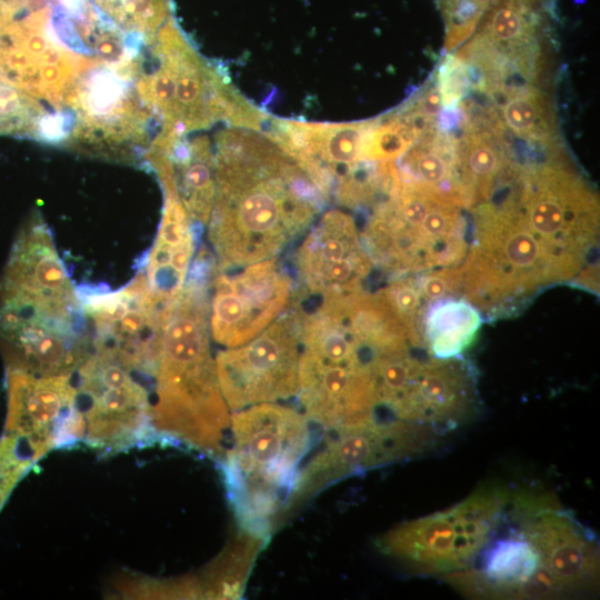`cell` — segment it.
<instances>
[{
  "mask_svg": "<svg viewBox=\"0 0 600 600\" xmlns=\"http://www.w3.org/2000/svg\"><path fill=\"white\" fill-rule=\"evenodd\" d=\"M46 116L40 106L24 92L0 82V131L31 130L38 133Z\"/></svg>",
  "mask_w": 600,
  "mask_h": 600,
  "instance_id": "cell-27",
  "label": "cell"
},
{
  "mask_svg": "<svg viewBox=\"0 0 600 600\" xmlns=\"http://www.w3.org/2000/svg\"><path fill=\"white\" fill-rule=\"evenodd\" d=\"M481 317L468 300L444 299L432 304L424 317L422 343L436 359L458 357L470 346Z\"/></svg>",
  "mask_w": 600,
  "mask_h": 600,
  "instance_id": "cell-22",
  "label": "cell"
},
{
  "mask_svg": "<svg viewBox=\"0 0 600 600\" xmlns=\"http://www.w3.org/2000/svg\"><path fill=\"white\" fill-rule=\"evenodd\" d=\"M436 86L443 107L458 106L472 89L469 63L457 53L447 56L437 70Z\"/></svg>",
  "mask_w": 600,
  "mask_h": 600,
  "instance_id": "cell-30",
  "label": "cell"
},
{
  "mask_svg": "<svg viewBox=\"0 0 600 600\" xmlns=\"http://www.w3.org/2000/svg\"><path fill=\"white\" fill-rule=\"evenodd\" d=\"M164 196L161 223L142 270L152 298L161 307L183 288L200 234L179 198Z\"/></svg>",
  "mask_w": 600,
  "mask_h": 600,
  "instance_id": "cell-20",
  "label": "cell"
},
{
  "mask_svg": "<svg viewBox=\"0 0 600 600\" xmlns=\"http://www.w3.org/2000/svg\"><path fill=\"white\" fill-rule=\"evenodd\" d=\"M266 537L243 529L236 541L228 546L210 568L200 583L202 598L228 599L241 594L251 566Z\"/></svg>",
  "mask_w": 600,
  "mask_h": 600,
  "instance_id": "cell-24",
  "label": "cell"
},
{
  "mask_svg": "<svg viewBox=\"0 0 600 600\" xmlns=\"http://www.w3.org/2000/svg\"><path fill=\"white\" fill-rule=\"evenodd\" d=\"M480 567L449 572L446 581L463 596L489 599H522L527 583L543 567L541 556L519 530L489 543Z\"/></svg>",
  "mask_w": 600,
  "mask_h": 600,
  "instance_id": "cell-19",
  "label": "cell"
},
{
  "mask_svg": "<svg viewBox=\"0 0 600 600\" xmlns=\"http://www.w3.org/2000/svg\"><path fill=\"white\" fill-rule=\"evenodd\" d=\"M232 447L222 464L229 498L243 529L268 537L280 517L309 450V420L279 402L231 414Z\"/></svg>",
  "mask_w": 600,
  "mask_h": 600,
  "instance_id": "cell-3",
  "label": "cell"
},
{
  "mask_svg": "<svg viewBox=\"0 0 600 600\" xmlns=\"http://www.w3.org/2000/svg\"><path fill=\"white\" fill-rule=\"evenodd\" d=\"M208 221L214 270L278 258L319 217L327 197L267 132L231 127L217 138Z\"/></svg>",
  "mask_w": 600,
  "mask_h": 600,
  "instance_id": "cell-1",
  "label": "cell"
},
{
  "mask_svg": "<svg viewBox=\"0 0 600 600\" xmlns=\"http://www.w3.org/2000/svg\"><path fill=\"white\" fill-rule=\"evenodd\" d=\"M297 397L307 419L328 430L369 419L378 407L370 367L332 363L303 353Z\"/></svg>",
  "mask_w": 600,
  "mask_h": 600,
  "instance_id": "cell-16",
  "label": "cell"
},
{
  "mask_svg": "<svg viewBox=\"0 0 600 600\" xmlns=\"http://www.w3.org/2000/svg\"><path fill=\"white\" fill-rule=\"evenodd\" d=\"M300 326L301 311L293 293L287 310L261 333L217 354L218 381L230 410L297 396Z\"/></svg>",
  "mask_w": 600,
  "mask_h": 600,
  "instance_id": "cell-8",
  "label": "cell"
},
{
  "mask_svg": "<svg viewBox=\"0 0 600 600\" xmlns=\"http://www.w3.org/2000/svg\"><path fill=\"white\" fill-rule=\"evenodd\" d=\"M267 132L312 178L328 198L362 163L364 137L373 120L314 123L274 119Z\"/></svg>",
  "mask_w": 600,
  "mask_h": 600,
  "instance_id": "cell-15",
  "label": "cell"
},
{
  "mask_svg": "<svg viewBox=\"0 0 600 600\" xmlns=\"http://www.w3.org/2000/svg\"><path fill=\"white\" fill-rule=\"evenodd\" d=\"M512 514L538 549L542 564L563 596L598 586L599 553L594 537L561 510L550 496L521 493Z\"/></svg>",
  "mask_w": 600,
  "mask_h": 600,
  "instance_id": "cell-14",
  "label": "cell"
},
{
  "mask_svg": "<svg viewBox=\"0 0 600 600\" xmlns=\"http://www.w3.org/2000/svg\"><path fill=\"white\" fill-rule=\"evenodd\" d=\"M83 441L102 454L152 443L158 432L147 389L110 354L92 350L77 370Z\"/></svg>",
  "mask_w": 600,
  "mask_h": 600,
  "instance_id": "cell-7",
  "label": "cell"
},
{
  "mask_svg": "<svg viewBox=\"0 0 600 600\" xmlns=\"http://www.w3.org/2000/svg\"><path fill=\"white\" fill-rule=\"evenodd\" d=\"M474 399V379L468 363L457 357H429L411 381L394 417L427 424L442 434L469 418Z\"/></svg>",
  "mask_w": 600,
  "mask_h": 600,
  "instance_id": "cell-17",
  "label": "cell"
},
{
  "mask_svg": "<svg viewBox=\"0 0 600 600\" xmlns=\"http://www.w3.org/2000/svg\"><path fill=\"white\" fill-rule=\"evenodd\" d=\"M498 201L512 222L550 256L566 282H596L590 263L599 241V200L582 178L558 159L517 168Z\"/></svg>",
  "mask_w": 600,
  "mask_h": 600,
  "instance_id": "cell-4",
  "label": "cell"
},
{
  "mask_svg": "<svg viewBox=\"0 0 600 600\" xmlns=\"http://www.w3.org/2000/svg\"><path fill=\"white\" fill-rule=\"evenodd\" d=\"M0 307L36 319L81 320V302L48 226L32 219L20 231L0 281Z\"/></svg>",
  "mask_w": 600,
  "mask_h": 600,
  "instance_id": "cell-11",
  "label": "cell"
},
{
  "mask_svg": "<svg viewBox=\"0 0 600 600\" xmlns=\"http://www.w3.org/2000/svg\"><path fill=\"white\" fill-rule=\"evenodd\" d=\"M330 431L323 448L299 471L280 522L336 481L426 453L440 436L427 424L396 418L380 421L376 416Z\"/></svg>",
  "mask_w": 600,
  "mask_h": 600,
  "instance_id": "cell-6",
  "label": "cell"
},
{
  "mask_svg": "<svg viewBox=\"0 0 600 600\" xmlns=\"http://www.w3.org/2000/svg\"><path fill=\"white\" fill-rule=\"evenodd\" d=\"M213 261L199 251L181 291L161 308L153 424L159 436L219 453L231 423L210 349Z\"/></svg>",
  "mask_w": 600,
  "mask_h": 600,
  "instance_id": "cell-2",
  "label": "cell"
},
{
  "mask_svg": "<svg viewBox=\"0 0 600 600\" xmlns=\"http://www.w3.org/2000/svg\"><path fill=\"white\" fill-rule=\"evenodd\" d=\"M293 293L291 273L279 257L213 269L209 312L212 339L224 348L244 344L287 310Z\"/></svg>",
  "mask_w": 600,
  "mask_h": 600,
  "instance_id": "cell-9",
  "label": "cell"
},
{
  "mask_svg": "<svg viewBox=\"0 0 600 600\" xmlns=\"http://www.w3.org/2000/svg\"><path fill=\"white\" fill-rule=\"evenodd\" d=\"M463 529L451 509L402 523L383 534L380 550L422 573H449L470 563Z\"/></svg>",
  "mask_w": 600,
  "mask_h": 600,
  "instance_id": "cell-18",
  "label": "cell"
},
{
  "mask_svg": "<svg viewBox=\"0 0 600 600\" xmlns=\"http://www.w3.org/2000/svg\"><path fill=\"white\" fill-rule=\"evenodd\" d=\"M396 169L401 179L469 208L460 178L458 138L437 123L399 158Z\"/></svg>",
  "mask_w": 600,
  "mask_h": 600,
  "instance_id": "cell-21",
  "label": "cell"
},
{
  "mask_svg": "<svg viewBox=\"0 0 600 600\" xmlns=\"http://www.w3.org/2000/svg\"><path fill=\"white\" fill-rule=\"evenodd\" d=\"M36 462L20 438L9 433L0 438V511Z\"/></svg>",
  "mask_w": 600,
  "mask_h": 600,
  "instance_id": "cell-28",
  "label": "cell"
},
{
  "mask_svg": "<svg viewBox=\"0 0 600 600\" xmlns=\"http://www.w3.org/2000/svg\"><path fill=\"white\" fill-rule=\"evenodd\" d=\"M77 292L92 326L91 349L110 354L133 372L153 377L162 307L152 298L143 272L116 291L82 286Z\"/></svg>",
  "mask_w": 600,
  "mask_h": 600,
  "instance_id": "cell-10",
  "label": "cell"
},
{
  "mask_svg": "<svg viewBox=\"0 0 600 600\" xmlns=\"http://www.w3.org/2000/svg\"><path fill=\"white\" fill-rule=\"evenodd\" d=\"M91 1L107 21L130 37L152 33L166 13V0Z\"/></svg>",
  "mask_w": 600,
  "mask_h": 600,
  "instance_id": "cell-26",
  "label": "cell"
},
{
  "mask_svg": "<svg viewBox=\"0 0 600 600\" xmlns=\"http://www.w3.org/2000/svg\"><path fill=\"white\" fill-rule=\"evenodd\" d=\"M129 598L194 599L202 598L200 583L193 578L156 580L130 578L117 587Z\"/></svg>",
  "mask_w": 600,
  "mask_h": 600,
  "instance_id": "cell-29",
  "label": "cell"
},
{
  "mask_svg": "<svg viewBox=\"0 0 600 600\" xmlns=\"http://www.w3.org/2000/svg\"><path fill=\"white\" fill-rule=\"evenodd\" d=\"M489 96L500 103L498 118L504 129L521 139L551 143L554 132L551 107L536 86L507 88Z\"/></svg>",
  "mask_w": 600,
  "mask_h": 600,
  "instance_id": "cell-23",
  "label": "cell"
},
{
  "mask_svg": "<svg viewBox=\"0 0 600 600\" xmlns=\"http://www.w3.org/2000/svg\"><path fill=\"white\" fill-rule=\"evenodd\" d=\"M157 69L140 84V96L166 121L163 132L179 134L224 120L231 127L260 130L266 113L247 101L171 26L158 36Z\"/></svg>",
  "mask_w": 600,
  "mask_h": 600,
  "instance_id": "cell-5",
  "label": "cell"
},
{
  "mask_svg": "<svg viewBox=\"0 0 600 600\" xmlns=\"http://www.w3.org/2000/svg\"><path fill=\"white\" fill-rule=\"evenodd\" d=\"M372 267L354 219L339 209L319 214L294 253L301 293L311 297L364 290Z\"/></svg>",
  "mask_w": 600,
  "mask_h": 600,
  "instance_id": "cell-13",
  "label": "cell"
},
{
  "mask_svg": "<svg viewBox=\"0 0 600 600\" xmlns=\"http://www.w3.org/2000/svg\"><path fill=\"white\" fill-rule=\"evenodd\" d=\"M4 433L20 438L36 461L83 441L86 422L70 376H36L7 368Z\"/></svg>",
  "mask_w": 600,
  "mask_h": 600,
  "instance_id": "cell-12",
  "label": "cell"
},
{
  "mask_svg": "<svg viewBox=\"0 0 600 600\" xmlns=\"http://www.w3.org/2000/svg\"><path fill=\"white\" fill-rule=\"evenodd\" d=\"M418 132L397 111L373 119L361 158L363 162H390L399 159L418 139Z\"/></svg>",
  "mask_w": 600,
  "mask_h": 600,
  "instance_id": "cell-25",
  "label": "cell"
}]
</instances>
